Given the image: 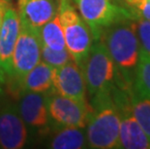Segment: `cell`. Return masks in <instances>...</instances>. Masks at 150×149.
Instances as JSON below:
<instances>
[{
	"mask_svg": "<svg viewBox=\"0 0 150 149\" xmlns=\"http://www.w3.org/2000/svg\"><path fill=\"white\" fill-rule=\"evenodd\" d=\"M0 94V147L21 149L28 141L27 128L20 114L18 105Z\"/></svg>",
	"mask_w": 150,
	"mask_h": 149,
	"instance_id": "cell-10",
	"label": "cell"
},
{
	"mask_svg": "<svg viewBox=\"0 0 150 149\" xmlns=\"http://www.w3.org/2000/svg\"><path fill=\"white\" fill-rule=\"evenodd\" d=\"M86 92L89 97L110 92L116 85V69L107 47L101 40L95 41L82 65Z\"/></svg>",
	"mask_w": 150,
	"mask_h": 149,
	"instance_id": "cell-4",
	"label": "cell"
},
{
	"mask_svg": "<svg viewBox=\"0 0 150 149\" xmlns=\"http://www.w3.org/2000/svg\"><path fill=\"white\" fill-rule=\"evenodd\" d=\"M57 13L64 33L66 49L72 59L81 68L95 42L90 28L71 2L59 3Z\"/></svg>",
	"mask_w": 150,
	"mask_h": 149,
	"instance_id": "cell-3",
	"label": "cell"
},
{
	"mask_svg": "<svg viewBox=\"0 0 150 149\" xmlns=\"http://www.w3.org/2000/svg\"><path fill=\"white\" fill-rule=\"evenodd\" d=\"M72 0H58V4L59 3H63V2H71Z\"/></svg>",
	"mask_w": 150,
	"mask_h": 149,
	"instance_id": "cell-24",
	"label": "cell"
},
{
	"mask_svg": "<svg viewBox=\"0 0 150 149\" xmlns=\"http://www.w3.org/2000/svg\"><path fill=\"white\" fill-rule=\"evenodd\" d=\"M107 47L116 69V85L129 91L134 85L140 46L134 18H122L110 25L100 39Z\"/></svg>",
	"mask_w": 150,
	"mask_h": 149,
	"instance_id": "cell-1",
	"label": "cell"
},
{
	"mask_svg": "<svg viewBox=\"0 0 150 149\" xmlns=\"http://www.w3.org/2000/svg\"><path fill=\"white\" fill-rule=\"evenodd\" d=\"M115 2L117 3L118 5H120L121 7L125 8V3H126V0H115ZM126 9V8H125Z\"/></svg>",
	"mask_w": 150,
	"mask_h": 149,
	"instance_id": "cell-23",
	"label": "cell"
},
{
	"mask_svg": "<svg viewBox=\"0 0 150 149\" xmlns=\"http://www.w3.org/2000/svg\"><path fill=\"white\" fill-rule=\"evenodd\" d=\"M39 34L43 46L54 50H62L66 49L64 33L62 25L60 23L58 13L40 28Z\"/></svg>",
	"mask_w": 150,
	"mask_h": 149,
	"instance_id": "cell-16",
	"label": "cell"
},
{
	"mask_svg": "<svg viewBox=\"0 0 150 149\" xmlns=\"http://www.w3.org/2000/svg\"><path fill=\"white\" fill-rule=\"evenodd\" d=\"M49 147L53 149H81L87 148L85 128L60 127L50 132Z\"/></svg>",
	"mask_w": 150,
	"mask_h": 149,
	"instance_id": "cell-15",
	"label": "cell"
},
{
	"mask_svg": "<svg viewBox=\"0 0 150 149\" xmlns=\"http://www.w3.org/2000/svg\"><path fill=\"white\" fill-rule=\"evenodd\" d=\"M85 128L89 148H118L119 115L111 91L90 98Z\"/></svg>",
	"mask_w": 150,
	"mask_h": 149,
	"instance_id": "cell-2",
	"label": "cell"
},
{
	"mask_svg": "<svg viewBox=\"0 0 150 149\" xmlns=\"http://www.w3.org/2000/svg\"><path fill=\"white\" fill-rule=\"evenodd\" d=\"M134 115L150 141V99L132 87L129 90Z\"/></svg>",
	"mask_w": 150,
	"mask_h": 149,
	"instance_id": "cell-17",
	"label": "cell"
},
{
	"mask_svg": "<svg viewBox=\"0 0 150 149\" xmlns=\"http://www.w3.org/2000/svg\"><path fill=\"white\" fill-rule=\"evenodd\" d=\"M9 5H10V3H7L5 1L0 0V27H1V24H2V20H3V16H4V12Z\"/></svg>",
	"mask_w": 150,
	"mask_h": 149,
	"instance_id": "cell-21",
	"label": "cell"
},
{
	"mask_svg": "<svg viewBox=\"0 0 150 149\" xmlns=\"http://www.w3.org/2000/svg\"><path fill=\"white\" fill-rule=\"evenodd\" d=\"M54 68L45 62H39L21 80L13 85L18 93L33 92L47 94L52 90Z\"/></svg>",
	"mask_w": 150,
	"mask_h": 149,
	"instance_id": "cell-14",
	"label": "cell"
},
{
	"mask_svg": "<svg viewBox=\"0 0 150 149\" xmlns=\"http://www.w3.org/2000/svg\"><path fill=\"white\" fill-rule=\"evenodd\" d=\"M6 82V77H5V72L3 71L2 67L0 66V94L3 92V88H4Z\"/></svg>",
	"mask_w": 150,
	"mask_h": 149,
	"instance_id": "cell-22",
	"label": "cell"
},
{
	"mask_svg": "<svg viewBox=\"0 0 150 149\" xmlns=\"http://www.w3.org/2000/svg\"><path fill=\"white\" fill-rule=\"evenodd\" d=\"M88 27L94 41L100 39L103 31L122 18H133L127 9L121 7L115 0H73Z\"/></svg>",
	"mask_w": 150,
	"mask_h": 149,
	"instance_id": "cell-6",
	"label": "cell"
},
{
	"mask_svg": "<svg viewBox=\"0 0 150 149\" xmlns=\"http://www.w3.org/2000/svg\"><path fill=\"white\" fill-rule=\"evenodd\" d=\"M2 1H5V2H7V3H10V4H11L12 0H2Z\"/></svg>",
	"mask_w": 150,
	"mask_h": 149,
	"instance_id": "cell-25",
	"label": "cell"
},
{
	"mask_svg": "<svg viewBox=\"0 0 150 149\" xmlns=\"http://www.w3.org/2000/svg\"><path fill=\"white\" fill-rule=\"evenodd\" d=\"M111 96L119 115V144L118 148L147 149L150 141L134 115L129 91L114 85Z\"/></svg>",
	"mask_w": 150,
	"mask_h": 149,
	"instance_id": "cell-5",
	"label": "cell"
},
{
	"mask_svg": "<svg viewBox=\"0 0 150 149\" xmlns=\"http://www.w3.org/2000/svg\"><path fill=\"white\" fill-rule=\"evenodd\" d=\"M41 47L39 30L21 23L20 34L13 53L11 75L9 76L15 82L13 85L41 61Z\"/></svg>",
	"mask_w": 150,
	"mask_h": 149,
	"instance_id": "cell-7",
	"label": "cell"
},
{
	"mask_svg": "<svg viewBox=\"0 0 150 149\" xmlns=\"http://www.w3.org/2000/svg\"><path fill=\"white\" fill-rule=\"evenodd\" d=\"M41 59L43 60V62L49 64L54 69L61 67L73 60L67 49L62 50H54L43 45L41 47Z\"/></svg>",
	"mask_w": 150,
	"mask_h": 149,
	"instance_id": "cell-19",
	"label": "cell"
},
{
	"mask_svg": "<svg viewBox=\"0 0 150 149\" xmlns=\"http://www.w3.org/2000/svg\"><path fill=\"white\" fill-rule=\"evenodd\" d=\"M52 90L65 97L87 103L83 72L74 60L54 69Z\"/></svg>",
	"mask_w": 150,
	"mask_h": 149,
	"instance_id": "cell-11",
	"label": "cell"
},
{
	"mask_svg": "<svg viewBox=\"0 0 150 149\" xmlns=\"http://www.w3.org/2000/svg\"><path fill=\"white\" fill-rule=\"evenodd\" d=\"M18 12L21 23L39 30L57 14L58 0H21Z\"/></svg>",
	"mask_w": 150,
	"mask_h": 149,
	"instance_id": "cell-13",
	"label": "cell"
},
{
	"mask_svg": "<svg viewBox=\"0 0 150 149\" xmlns=\"http://www.w3.org/2000/svg\"><path fill=\"white\" fill-rule=\"evenodd\" d=\"M149 148H150V147H149Z\"/></svg>",
	"mask_w": 150,
	"mask_h": 149,
	"instance_id": "cell-27",
	"label": "cell"
},
{
	"mask_svg": "<svg viewBox=\"0 0 150 149\" xmlns=\"http://www.w3.org/2000/svg\"><path fill=\"white\" fill-rule=\"evenodd\" d=\"M21 30L18 12L10 4L6 8L0 27V66L5 75H11L12 58Z\"/></svg>",
	"mask_w": 150,
	"mask_h": 149,
	"instance_id": "cell-12",
	"label": "cell"
},
{
	"mask_svg": "<svg viewBox=\"0 0 150 149\" xmlns=\"http://www.w3.org/2000/svg\"><path fill=\"white\" fill-rule=\"evenodd\" d=\"M20 1H21V0H18V2H20Z\"/></svg>",
	"mask_w": 150,
	"mask_h": 149,
	"instance_id": "cell-26",
	"label": "cell"
},
{
	"mask_svg": "<svg viewBox=\"0 0 150 149\" xmlns=\"http://www.w3.org/2000/svg\"><path fill=\"white\" fill-rule=\"evenodd\" d=\"M18 109L28 134L47 137L52 130L47 104V94L21 92Z\"/></svg>",
	"mask_w": 150,
	"mask_h": 149,
	"instance_id": "cell-9",
	"label": "cell"
},
{
	"mask_svg": "<svg viewBox=\"0 0 150 149\" xmlns=\"http://www.w3.org/2000/svg\"><path fill=\"white\" fill-rule=\"evenodd\" d=\"M135 27L140 49L150 54V20L135 18Z\"/></svg>",
	"mask_w": 150,
	"mask_h": 149,
	"instance_id": "cell-20",
	"label": "cell"
},
{
	"mask_svg": "<svg viewBox=\"0 0 150 149\" xmlns=\"http://www.w3.org/2000/svg\"><path fill=\"white\" fill-rule=\"evenodd\" d=\"M133 88L150 99V54L140 49Z\"/></svg>",
	"mask_w": 150,
	"mask_h": 149,
	"instance_id": "cell-18",
	"label": "cell"
},
{
	"mask_svg": "<svg viewBox=\"0 0 150 149\" xmlns=\"http://www.w3.org/2000/svg\"><path fill=\"white\" fill-rule=\"evenodd\" d=\"M47 104L52 129L60 127L85 128L89 112L88 102H79L52 90L47 93Z\"/></svg>",
	"mask_w": 150,
	"mask_h": 149,
	"instance_id": "cell-8",
	"label": "cell"
}]
</instances>
